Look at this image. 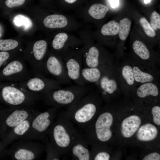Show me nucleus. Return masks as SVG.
Returning <instances> with one entry per match:
<instances>
[{
    "label": "nucleus",
    "mask_w": 160,
    "mask_h": 160,
    "mask_svg": "<svg viewBox=\"0 0 160 160\" xmlns=\"http://www.w3.org/2000/svg\"></svg>",
    "instance_id": "ea45409f"
},
{
    "label": "nucleus",
    "mask_w": 160,
    "mask_h": 160,
    "mask_svg": "<svg viewBox=\"0 0 160 160\" xmlns=\"http://www.w3.org/2000/svg\"><path fill=\"white\" fill-rule=\"evenodd\" d=\"M121 72L122 76L127 84L129 85H133L135 81L132 68L129 65H125L123 67Z\"/></svg>",
    "instance_id": "c85d7f7f"
},
{
    "label": "nucleus",
    "mask_w": 160,
    "mask_h": 160,
    "mask_svg": "<svg viewBox=\"0 0 160 160\" xmlns=\"http://www.w3.org/2000/svg\"><path fill=\"white\" fill-rule=\"evenodd\" d=\"M150 24L154 31L160 29V15L156 11H154L151 14Z\"/></svg>",
    "instance_id": "2f4dec72"
},
{
    "label": "nucleus",
    "mask_w": 160,
    "mask_h": 160,
    "mask_svg": "<svg viewBox=\"0 0 160 160\" xmlns=\"http://www.w3.org/2000/svg\"><path fill=\"white\" fill-rule=\"evenodd\" d=\"M44 70L45 75H50L60 84L71 83L63 59L56 53L52 52L48 53L44 63Z\"/></svg>",
    "instance_id": "0eeeda50"
},
{
    "label": "nucleus",
    "mask_w": 160,
    "mask_h": 160,
    "mask_svg": "<svg viewBox=\"0 0 160 160\" xmlns=\"http://www.w3.org/2000/svg\"><path fill=\"white\" fill-rule=\"evenodd\" d=\"M140 22L145 33L147 36L150 37H154L156 36L155 31L145 17H141L140 19Z\"/></svg>",
    "instance_id": "7c9ffc66"
},
{
    "label": "nucleus",
    "mask_w": 160,
    "mask_h": 160,
    "mask_svg": "<svg viewBox=\"0 0 160 160\" xmlns=\"http://www.w3.org/2000/svg\"><path fill=\"white\" fill-rule=\"evenodd\" d=\"M143 160H159L160 155L157 152L151 153L145 156Z\"/></svg>",
    "instance_id": "e433bc0d"
},
{
    "label": "nucleus",
    "mask_w": 160,
    "mask_h": 160,
    "mask_svg": "<svg viewBox=\"0 0 160 160\" xmlns=\"http://www.w3.org/2000/svg\"><path fill=\"white\" fill-rule=\"evenodd\" d=\"M89 87L78 84L56 89L41 94V99L47 105L58 108L68 107L76 103L90 93Z\"/></svg>",
    "instance_id": "7ed1b4c3"
},
{
    "label": "nucleus",
    "mask_w": 160,
    "mask_h": 160,
    "mask_svg": "<svg viewBox=\"0 0 160 160\" xmlns=\"http://www.w3.org/2000/svg\"><path fill=\"white\" fill-rule=\"evenodd\" d=\"M35 114L36 113H34L11 129L9 135L10 141H13L23 137L29 130L32 120Z\"/></svg>",
    "instance_id": "a211bd4d"
},
{
    "label": "nucleus",
    "mask_w": 160,
    "mask_h": 160,
    "mask_svg": "<svg viewBox=\"0 0 160 160\" xmlns=\"http://www.w3.org/2000/svg\"><path fill=\"white\" fill-rule=\"evenodd\" d=\"M141 123V120L137 116H131L124 119L121 127V132L126 138L132 137L137 131Z\"/></svg>",
    "instance_id": "dca6fc26"
},
{
    "label": "nucleus",
    "mask_w": 160,
    "mask_h": 160,
    "mask_svg": "<svg viewBox=\"0 0 160 160\" xmlns=\"http://www.w3.org/2000/svg\"><path fill=\"white\" fill-rule=\"evenodd\" d=\"M13 144L11 157L13 160H33L39 158L45 151V145L31 140Z\"/></svg>",
    "instance_id": "6e6552de"
},
{
    "label": "nucleus",
    "mask_w": 160,
    "mask_h": 160,
    "mask_svg": "<svg viewBox=\"0 0 160 160\" xmlns=\"http://www.w3.org/2000/svg\"><path fill=\"white\" fill-rule=\"evenodd\" d=\"M48 44L44 40L36 41L33 44L29 55L25 58L34 75H44V65L48 54Z\"/></svg>",
    "instance_id": "1a4fd4ad"
},
{
    "label": "nucleus",
    "mask_w": 160,
    "mask_h": 160,
    "mask_svg": "<svg viewBox=\"0 0 160 160\" xmlns=\"http://www.w3.org/2000/svg\"><path fill=\"white\" fill-rule=\"evenodd\" d=\"M137 95L139 97L144 98L149 95L156 96L159 93L157 86L154 84L148 82L140 85L137 90Z\"/></svg>",
    "instance_id": "412c9836"
},
{
    "label": "nucleus",
    "mask_w": 160,
    "mask_h": 160,
    "mask_svg": "<svg viewBox=\"0 0 160 160\" xmlns=\"http://www.w3.org/2000/svg\"><path fill=\"white\" fill-rule=\"evenodd\" d=\"M119 30V23L112 20L103 24L100 28V32L102 35L108 36L117 34Z\"/></svg>",
    "instance_id": "5701e85b"
},
{
    "label": "nucleus",
    "mask_w": 160,
    "mask_h": 160,
    "mask_svg": "<svg viewBox=\"0 0 160 160\" xmlns=\"http://www.w3.org/2000/svg\"><path fill=\"white\" fill-rule=\"evenodd\" d=\"M35 113L30 107H12L6 119V124L12 129Z\"/></svg>",
    "instance_id": "2eb2a0df"
},
{
    "label": "nucleus",
    "mask_w": 160,
    "mask_h": 160,
    "mask_svg": "<svg viewBox=\"0 0 160 160\" xmlns=\"http://www.w3.org/2000/svg\"><path fill=\"white\" fill-rule=\"evenodd\" d=\"M107 68L105 65L97 67L82 68L81 71V77L86 84L97 82Z\"/></svg>",
    "instance_id": "f3484780"
},
{
    "label": "nucleus",
    "mask_w": 160,
    "mask_h": 160,
    "mask_svg": "<svg viewBox=\"0 0 160 160\" xmlns=\"http://www.w3.org/2000/svg\"><path fill=\"white\" fill-rule=\"evenodd\" d=\"M97 110L95 97L90 93L68 106L65 112L77 129L82 133L93 120Z\"/></svg>",
    "instance_id": "f03ea898"
},
{
    "label": "nucleus",
    "mask_w": 160,
    "mask_h": 160,
    "mask_svg": "<svg viewBox=\"0 0 160 160\" xmlns=\"http://www.w3.org/2000/svg\"><path fill=\"white\" fill-rule=\"evenodd\" d=\"M81 133L64 111L57 113L48 136L50 142L61 156L68 154L71 145Z\"/></svg>",
    "instance_id": "f257e3e1"
},
{
    "label": "nucleus",
    "mask_w": 160,
    "mask_h": 160,
    "mask_svg": "<svg viewBox=\"0 0 160 160\" xmlns=\"http://www.w3.org/2000/svg\"><path fill=\"white\" fill-rule=\"evenodd\" d=\"M152 114L153 116V122L158 125H160V107L155 106L152 109Z\"/></svg>",
    "instance_id": "72a5a7b5"
},
{
    "label": "nucleus",
    "mask_w": 160,
    "mask_h": 160,
    "mask_svg": "<svg viewBox=\"0 0 160 160\" xmlns=\"http://www.w3.org/2000/svg\"><path fill=\"white\" fill-rule=\"evenodd\" d=\"M109 154L105 151H100L91 157V159L94 160H109L110 158Z\"/></svg>",
    "instance_id": "c9c22d12"
},
{
    "label": "nucleus",
    "mask_w": 160,
    "mask_h": 160,
    "mask_svg": "<svg viewBox=\"0 0 160 160\" xmlns=\"http://www.w3.org/2000/svg\"><path fill=\"white\" fill-rule=\"evenodd\" d=\"M22 88L30 92L42 94L61 88L56 80L46 77L43 75H35L18 83Z\"/></svg>",
    "instance_id": "9d476101"
},
{
    "label": "nucleus",
    "mask_w": 160,
    "mask_h": 160,
    "mask_svg": "<svg viewBox=\"0 0 160 160\" xmlns=\"http://www.w3.org/2000/svg\"><path fill=\"white\" fill-rule=\"evenodd\" d=\"M26 0H6L5 4L9 8H13L23 5Z\"/></svg>",
    "instance_id": "f704fd0d"
},
{
    "label": "nucleus",
    "mask_w": 160,
    "mask_h": 160,
    "mask_svg": "<svg viewBox=\"0 0 160 160\" xmlns=\"http://www.w3.org/2000/svg\"><path fill=\"white\" fill-rule=\"evenodd\" d=\"M111 6L113 8L117 6L119 4L118 0H110Z\"/></svg>",
    "instance_id": "4c0bfd02"
},
{
    "label": "nucleus",
    "mask_w": 160,
    "mask_h": 160,
    "mask_svg": "<svg viewBox=\"0 0 160 160\" xmlns=\"http://www.w3.org/2000/svg\"><path fill=\"white\" fill-rule=\"evenodd\" d=\"M16 58L12 57L10 54L6 51L0 52V68L3 65H6Z\"/></svg>",
    "instance_id": "473e14b6"
},
{
    "label": "nucleus",
    "mask_w": 160,
    "mask_h": 160,
    "mask_svg": "<svg viewBox=\"0 0 160 160\" xmlns=\"http://www.w3.org/2000/svg\"><path fill=\"white\" fill-rule=\"evenodd\" d=\"M135 81L136 82L145 83L151 82L154 80L151 74L141 70L138 67L135 66L132 68Z\"/></svg>",
    "instance_id": "393cba45"
},
{
    "label": "nucleus",
    "mask_w": 160,
    "mask_h": 160,
    "mask_svg": "<svg viewBox=\"0 0 160 160\" xmlns=\"http://www.w3.org/2000/svg\"><path fill=\"white\" fill-rule=\"evenodd\" d=\"M81 47L57 54L63 59L70 79L76 84L83 86L86 85V84L81 74L83 65Z\"/></svg>",
    "instance_id": "423d86ee"
},
{
    "label": "nucleus",
    "mask_w": 160,
    "mask_h": 160,
    "mask_svg": "<svg viewBox=\"0 0 160 160\" xmlns=\"http://www.w3.org/2000/svg\"><path fill=\"white\" fill-rule=\"evenodd\" d=\"M158 130L153 125L147 123L141 126L137 134V139L142 141H148L154 140L157 137Z\"/></svg>",
    "instance_id": "aec40b11"
},
{
    "label": "nucleus",
    "mask_w": 160,
    "mask_h": 160,
    "mask_svg": "<svg viewBox=\"0 0 160 160\" xmlns=\"http://www.w3.org/2000/svg\"><path fill=\"white\" fill-rule=\"evenodd\" d=\"M24 61L16 58L12 60L3 68L2 76L13 82H19L33 76L34 73L28 68Z\"/></svg>",
    "instance_id": "9b49d317"
},
{
    "label": "nucleus",
    "mask_w": 160,
    "mask_h": 160,
    "mask_svg": "<svg viewBox=\"0 0 160 160\" xmlns=\"http://www.w3.org/2000/svg\"><path fill=\"white\" fill-rule=\"evenodd\" d=\"M85 0H60V7L63 12L76 11L83 6Z\"/></svg>",
    "instance_id": "4be33fe9"
},
{
    "label": "nucleus",
    "mask_w": 160,
    "mask_h": 160,
    "mask_svg": "<svg viewBox=\"0 0 160 160\" xmlns=\"http://www.w3.org/2000/svg\"><path fill=\"white\" fill-rule=\"evenodd\" d=\"M58 109L53 107L36 114L29 130L22 138L23 140H37L46 143L48 142V132L56 118Z\"/></svg>",
    "instance_id": "20e7f679"
},
{
    "label": "nucleus",
    "mask_w": 160,
    "mask_h": 160,
    "mask_svg": "<svg viewBox=\"0 0 160 160\" xmlns=\"http://www.w3.org/2000/svg\"><path fill=\"white\" fill-rule=\"evenodd\" d=\"M51 44L52 52L57 54L80 47L83 45L79 37L63 31L55 34Z\"/></svg>",
    "instance_id": "f8f14e48"
},
{
    "label": "nucleus",
    "mask_w": 160,
    "mask_h": 160,
    "mask_svg": "<svg viewBox=\"0 0 160 160\" xmlns=\"http://www.w3.org/2000/svg\"><path fill=\"white\" fill-rule=\"evenodd\" d=\"M88 144L81 133L71 145L68 155L73 160H91L90 151Z\"/></svg>",
    "instance_id": "4468645a"
},
{
    "label": "nucleus",
    "mask_w": 160,
    "mask_h": 160,
    "mask_svg": "<svg viewBox=\"0 0 160 160\" xmlns=\"http://www.w3.org/2000/svg\"><path fill=\"white\" fill-rule=\"evenodd\" d=\"M131 24V20L127 18L120 20L118 33L119 38L121 40L124 41L127 39L130 31Z\"/></svg>",
    "instance_id": "a878e982"
},
{
    "label": "nucleus",
    "mask_w": 160,
    "mask_h": 160,
    "mask_svg": "<svg viewBox=\"0 0 160 160\" xmlns=\"http://www.w3.org/2000/svg\"><path fill=\"white\" fill-rule=\"evenodd\" d=\"M135 52L141 59H148L150 57L149 51L145 45L141 41L136 40L132 44Z\"/></svg>",
    "instance_id": "b1692460"
},
{
    "label": "nucleus",
    "mask_w": 160,
    "mask_h": 160,
    "mask_svg": "<svg viewBox=\"0 0 160 160\" xmlns=\"http://www.w3.org/2000/svg\"><path fill=\"white\" fill-rule=\"evenodd\" d=\"M113 122L112 114L108 112H104L98 116L95 122H92L81 133L89 145L95 138L101 142H107L112 136L110 128Z\"/></svg>",
    "instance_id": "39448f33"
},
{
    "label": "nucleus",
    "mask_w": 160,
    "mask_h": 160,
    "mask_svg": "<svg viewBox=\"0 0 160 160\" xmlns=\"http://www.w3.org/2000/svg\"><path fill=\"white\" fill-rule=\"evenodd\" d=\"M14 24L18 27L23 26L24 29L28 30L33 26L32 22L27 17L22 15H18L15 16L13 19Z\"/></svg>",
    "instance_id": "bb28decb"
},
{
    "label": "nucleus",
    "mask_w": 160,
    "mask_h": 160,
    "mask_svg": "<svg viewBox=\"0 0 160 160\" xmlns=\"http://www.w3.org/2000/svg\"><path fill=\"white\" fill-rule=\"evenodd\" d=\"M108 8L101 3H95L82 6L76 11V17L80 19L84 25H87L94 20L104 18L109 11Z\"/></svg>",
    "instance_id": "ddd939ff"
},
{
    "label": "nucleus",
    "mask_w": 160,
    "mask_h": 160,
    "mask_svg": "<svg viewBox=\"0 0 160 160\" xmlns=\"http://www.w3.org/2000/svg\"><path fill=\"white\" fill-rule=\"evenodd\" d=\"M19 43L15 40L12 39H0V51H9L16 48Z\"/></svg>",
    "instance_id": "cd10ccee"
},
{
    "label": "nucleus",
    "mask_w": 160,
    "mask_h": 160,
    "mask_svg": "<svg viewBox=\"0 0 160 160\" xmlns=\"http://www.w3.org/2000/svg\"><path fill=\"white\" fill-rule=\"evenodd\" d=\"M151 0H145V2L146 4L149 3Z\"/></svg>",
    "instance_id": "58836bf2"
},
{
    "label": "nucleus",
    "mask_w": 160,
    "mask_h": 160,
    "mask_svg": "<svg viewBox=\"0 0 160 160\" xmlns=\"http://www.w3.org/2000/svg\"><path fill=\"white\" fill-rule=\"evenodd\" d=\"M46 152V160H58L60 156L50 142H47L45 145Z\"/></svg>",
    "instance_id": "c756f323"
},
{
    "label": "nucleus",
    "mask_w": 160,
    "mask_h": 160,
    "mask_svg": "<svg viewBox=\"0 0 160 160\" xmlns=\"http://www.w3.org/2000/svg\"><path fill=\"white\" fill-rule=\"evenodd\" d=\"M105 69L98 81L100 88L103 96L112 94L117 89V85L116 81L111 78Z\"/></svg>",
    "instance_id": "6ab92c4d"
}]
</instances>
